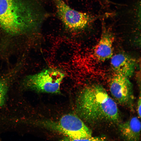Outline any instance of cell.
<instances>
[{
  "label": "cell",
  "mask_w": 141,
  "mask_h": 141,
  "mask_svg": "<svg viewBox=\"0 0 141 141\" xmlns=\"http://www.w3.org/2000/svg\"><path fill=\"white\" fill-rule=\"evenodd\" d=\"M55 128L73 140H87L92 137L90 130L78 117L72 114L62 116Z\"/></svg>",
  "instance_id": "5b68a950"
},
{
  "label": "cell",
  "mask_w": 141,
  "mask_h": 141,
  "mask_svg": "<svg viewBox=\"0 0 141 141\" xmlns=\"http://www.w3.org/2000/svg\"><path fill=\"white\" fill-rule=\"evenodd\" d=\"M18 0H0V24L12 34L22 33L33 27V14Z\"/></svg>",
  "instance_id": "7a4b0ae2"
},
{
  "label": "cell",
  "mask_w": 141,
  "mask_h": 141,
  "mask_svg": "<svg viewBox=\"0 0 141 141\" xmlns=\"http://www.w3.org/2000/svg\"><path fill=\"white\" fill-rule=\"evenodd\" d=\"M112 69L117 74L128 78L133 75L135 66V60L129 56L120 53L113 55L111 58Z\"/></svg>",
  "instance_id": "ba28073f"
},
{
  "label": "cell",
  "mask_w": 141,
  "mask_h": 141,
  "mask_svg": "<svg viewBox=\"0 0 141 141\" xmlns=\"http://www.w3.org/2000/svg\"><path fill=\"white\" fill-rule=\"evenodd\" d=\"M141 122L134 116L120 124L119 128L123 138L128 141H139L140 139Z\"/></svg>",
  "instance_id": "9c48e42d"
},
{
  "label": "cell",
  "mask_w": 141,
  "mask_h": 141,
  "mask_svg": "<svg viewBox=\"0 0 141 141\" xmlns=\"http://www.w3.org/2000/svg\"><path fill=\"white\" fill-rule=\"evenodd\" d=\"M14 70L0 77V107L4 104L10 80L16 72Z\"/></svg>",
  "instance_id": "30bf717a"
},
{
  "label": "cell",
  "mask_w": 141,
  "mask_h": 141,
  "mask_svg": "<svg viewBox=\"0 0 141 141\" xmlns=\"http://www.w3.org/2000/svg\"><path fill=\"white\" fill-rule=\"evenodd\" d=\"M64 77V74L61 71L49 68L26 76L24 84L28 88L39 92L59 93L61 84Z\"/></svg>",
  "instance_id": "3957f363"
},
{
  "label": "cell",
  "mask_w": 141,
  "mask_h": 141,
  "mask_svg": "<svg viewBox=\"0 0 141 141\" xmlns=\"http://www.w3.org/2000/svg\"><path fill=\"white\" fill-rule=\"evenodd\" d=\"M114 39L113 35L103 22L101 37L93 50L94 55L97 59L103 61L111 58Z\"/></svg>",
  "instance_id": "52a82bcc"
},
{
  "label": "cell",
  "mask_w": 141,
  "mask_h": 141,
  "mask_svg": "<svg viewBox=\"0 0 141 141\" xmlns=\"http://www.w3.org/2000/svg\"><path fill=\"white\" fill-rule=\"evenodd\" d=\"M109 87L111 94L118 103L132 108L134 100L133 86L128 78L115 73L111 80Z\"/></svg>",
  "instance_id": "8992f818"
},
{
  "label": "cell",
  "mask_w": 141,
  "mask_h": 141,
  "mask_svg": "<svg viewBox=\"0 0 141 141\" xmlns=\"http://www.w3.org/2000/svg\"><path fill=\"white\" fill-rule=\"evenodd\" d=\"M77 107L81 116L91 124L115 123L120 119L116 103L99 84L90 85L83 90L78 99Z\"/></svg>",
  "instance_id": "6da1fadb"
},
{
  "label": "cell",
  "mask_w": 141,
  "mask_h": 141,
  "mask_svg": "<svg viewBox=\"0 0 141 141\" xmlns=\"http://www.w3.org/2000/svg\"><path fill=\"white\" fill-rule=\"evenodd\" d=\"M140 93L139 97L137 104V112L138 116L139 118H141V95Z\"/></svg>",
  "instance_id": "8fae6325"
},
{
  "label": "cell",
  "mask_w": 141,
  "mask_h": 141,
  "mask_svg": "<svg viewBox=\"0 0 141 141\" xmlns=\"http://www.w3.org/2000/svg\"><path fill=\"white\" fill-rule=\"evenodd\" d=\"M58 15L66 28L72 31L85 29L92 24L99 16L92 15L74 9L67 5L63 0H52Z\"/></svg>",
  "instance_id": "277c9868"
}]
</instances>
